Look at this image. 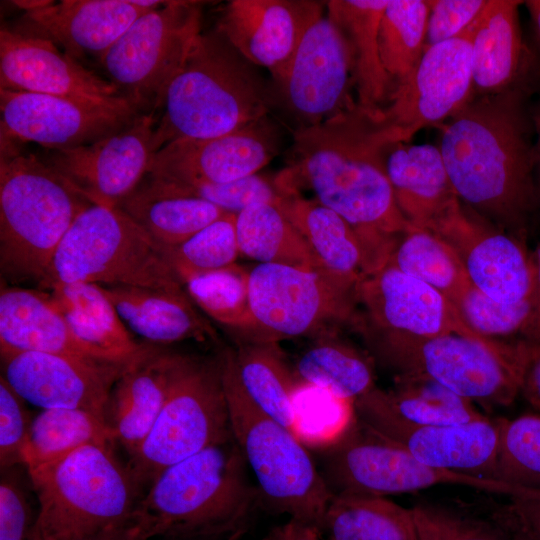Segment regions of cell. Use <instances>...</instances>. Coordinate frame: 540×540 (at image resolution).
Listing matches in <instances>:
<instances>
[{
  "label": "cell",
  "instance_id": "obj_29",
  "mask_svg": "<svg viewBox=\"0 0 540 540\" xmlns=\"http://www.w3.org/2000/svg\"><path fill=\"white\" fill-rule=\"evenodd\" d=\"M25 351L62 354L101 363L73 336L48 291L2 284L0 354Z\"/></svg>",
  "mask_w": 540,
  "mask_h": 540
},
{
  "label": "cell",
  "instance_id": "obj_50",
  "mask_svg": "<svg viewBox=\"0 0 540 540\" xmlns=\"http://www.w3.org/2000/svg\"><path fill=\"white\" fill-rule=\"evenodd\" d=\"M32 420L25 401L0 377V465L1 470L22 464V451Z\"/></svg>",
  "mask_w": 540,
  "mask_h": 540
},
{
  "label": "cell",
  "instance_id": "obj_40",
  "mask_svg": "<svg viewBox=\"0 0 540 540\" xmlns=\"http://www.w3.org/2000/svg\"><path fill=\"white\" fill-rule=\"evenodd\" d=\"M373 391L391 414L411 425H459L485 416L470 400L422 377L396 376L392 389Z\"/></svg>",
  "mask_w": 540,
  "mask_h": 540
},
{
  "label": "cell",
  "instance_id": "obj_2",
  "mask_svg": "<svg viewBox=\"0 0 540 540\" xmlns=\"http://www.w3.org/2000/svg\"><path fill=\"white\" fill-rule=\"evenodd\" d=\"M438 148L460 201L520 237L537 204L538 160L521 91L473 96L442 126Z\"/></svg>",
  "mask_w": 540,
  "mask_h": 540
},
{
  "label": "cell",
  "instance_id": "obj_8",
  "mask_svg": "<svg viewBox=\"0 0 540 540\" xmlns=\"http://www.w3.org/2000/svg\"><path fill=\"white\" fill-rule=\"evenodd\" d=\"M221 375L232 435L259 495L277 512L322 530L334 493L301 440L253 403L222 366Z\"/></svg>",
  "mask_w": 540,
  "mask_h": 540
},
{
  "label": "cell",
  "instance_id": "obj_45",
  "mask_svg": "<svg viewBox=\"0 0 540 540\" xmlns=\"http://www.w3.org/2000/svg\"><path fill=\"white\" fill-rule=\"evenodd\" d=\"M236 214L227 213L184 242L166 248L171 267L184 286L189 278L236 263L240 256Z\"/></svg>",
  "mask_w": 540,
  "mask_h": 540
},
{
  "label": "cell",
  "instance_id": "obj_46",
  "mask_svg": "<svg viewBox=\"0 0 540 540\" xmlns=\"http://www.w3.org/2000/svg\"><path fill=\"white\" fill-rule=\"evenodd\" d=\"M455 307L467 327L475 334L491 339L526 336L533 316V300L517 303L496 301L472 284L460 295Z\"/></svg>",
  "mask_w": 540,
  "mask_h": 540
},
{
  "label": "cell",
  "instance_id": "obj_39",
  "mask_svg": "<svg viewBox=\"0 0 540 540\" xmlns=\"http://www.w3.org/2000/svg\"><path fill=\"white\" fill-rule=\"evenodd\" d=\"M116 440L105 419L82 409L52 408L32 419L29 435L22 451L26 469L65 458L89 446H112Z\"/></svg>",
  "mask_w": 540,
  "mask_h": 540
},
{
  "label": "cell",
  "instance_id": "obj_19",
  "mask_svg": "<svg viewBox=\"0 0 540 540\" xmlns=\"http://www.w3.org/2000/svg\"><path fill=\"white\" fill-rule=\"evenodd\" d=\"M356 302L363 310L355 324L366 342L451 333L481 337L467 327L447 297L390 264L361 278Z\"/></svg>",
  "mask_w": 540,
  "mask_h": 540
},
{
  "label": "cell",
  "instance_id": "obj_47",
  "mask_svg": "<svg viewBox=\"0 0 540 540\" xmlns=\"http://www.w3.org/2000/svg\"><path fill=\"white\" fill-rule=\"evenodd\" d=\"M146 178L163 192L198 198L234 214L255 203L277 205L285 195L277 185L275 175L261 173L228 183L192 186L166 184L149 175H146Z\"/></svg>",
  "mask_w": 540,
  "mask_h": 540
},
{
  "label": "cell",
  "instance_id": "obj_35",
  "mask_svg": "<svg viewBox=\"0 0 540 540\" xmlns=\"http://www.w3.org/2000/svg\"><path fill=\"white\" fill-rule=\"evenodd\" d=\"M165 248L176 246L227 212L207 201L161 191L146 177L119 204Z\"/></svg>",
  "mask_w": 540,
  "mask_h": 540
},
{
  "label": "cell",
  "instance_id": "obj_28",
  "mask_svg": "<svg viewBox=\"0 0 540 540\" xmlns=\"http://www.w3.org/2000/svg\"><path fill=\"white\" fill-rule=\"evenodd\" d=\"M101 287L128 330L149 344L164 346L188 339L217 341L216 331L196 310L185 289Z\"/></svg>",
  "mask_w": 540,
  "mask_h": 540
},
{
  "label": "cell",
  "instance_id": "obj_33",
  "mask_svg": "<svg viewBox=\"0 0 540 540\" xmlns=\"http://www.w3.org/2000/svg\"><path fill=\"white\" fill-rule=\"evenodd\" d=\"M277 206L303 236L323 269L344 286L356 290L364 276V256L352 227L314 198L286 194Z\"/></svg>",
  "mask_w": 540,
  "mask_h": 540
},
{
  "label": "cell",
  "instance_id": "obj_15",
  "mask_svg": "<svg viewBox=\"0 0 540 540\" xmlns=\"http://www.w3.org/2000/svg\"><path fill=\"white\" fill-rule=\"evenodd\" d=\"M474 30L475 20L456 37L425 48L414 70L394 88L380 116L398 143L448 120L471 100Z\"/></svg>",
  "mask_w": 540,
  "mask_h": 540
},
{
  "label": "cell",
  "instance_id": "obj_43",
  "mask_svg": "<svg viewBox=\"0 0 540 540\" xmlns=\"http://www.w3.org/2000/svg\"><path fill=\"white\" fill-rule=\"evenodd\" d=\"M429 4L425 0H389L378 34L383 67L394 88L414 70L425 51Z\"/></svg>",
  "mask_w": 540,
  "mask_h": 540
},
{
  "label": "cell",
  "instance_id": "obj_60",
  "mask_svg": "<svg viewBox=\"0 0 540 540\" xmlns=\"http://www.w3.org/2000/svg\"><path fill=\"white\" fill-rule=\"evenodd\" d=\"M537 127H538V132L540 134V116H539L538 121H537ZM539 143H540V140H539Z\"/></svg>",
  "mask_w": 540,
  "mask_h": 540
},
{
  "label": "cell",
  "instance_id": "obj_24",
  "mask_svg": "<svg viewBox=\"0 0 540 540\" xmlns=\"http://www.w3.org/2000/svg\"><path fill=\"white\" fill-rule=\"evenodd\" d=\"M0 89L103 104H130L109 80L87 69L52 42L0 30Z\"/></svg>",
  "mask_w": 540,
  "mask_h": 540
},
{
  "label": "cell",
  "instance_id": "obj_51",
  "mask_svg": "<svg viewBox=\"0 0 540 540\" xmlns=\"http://www.w3.org/2000/svg\"><path fill=\"white\" fill-rule=\"evenodd\" d=\"M487 1H428L429 15L425 42L426 48L450 40L463 32L478 17L487 4Z\"/></svg>",
  "mask_w": 540,
  "mask_h": 540
},
{
  "label": "cell",
  "instance_id": "obj_54",
  "mask_svg": "<svg viewBox=\"0 0 540 540\" xmlns=\"http://www.w3.org/2000/svg\"><path fill=\"white\" fill-rule=\"evenodd\" d=\"M322 530L315 525L290 518L275 527L263 540H325Z\"/></svg>",
  "mask_w": 540,
  "mask_h": 540
},
{
  "label": "cell",
  "instance_id": "obj_22",
  "mask_svg": "<svg viewBox=\"0 0 540 540\" xmlns=\"http://www.w3.org/2000/svg\"><path fill=\"white\" fill-rule=\"evenodd\" d=\"M325 11V1L230 0L215 28L249 62L267 69L270 81H277L308 28Z\"/></svg>",
  "mask_w": 540,
  "mask_h": 540
},
{
  "label": "cell",
  "instance_id": "obj_21",
  "mask_svg": "<svg viewBox=\"0 0 540 540\" xmlns=\"http://www.w3.org/2000/svg\"><path fill=\"white\" fill-rule=\"evenodd\" d=\"M431 232L455 249L475 288L499 302L533 300V258L519 237L488 223L460 200Z\"/></svg>",
  "mask_w": 540,
  "mask_h": 540
},
{
  "label": "cell",
  "instance_id": "obj_57",
  "mask_svg": "<svg viewBox=\"0 0 540 540\" xmlns=\"http://www.w3.org/2000/svg\"><path fill=\"white\" fill-rule=\"evenodd\" d=\"M53 2L51 0H18L12 1V4L24 12H29L48 6Z\"/></svg>",
  "mask_w": 540,
  "mask_h": 540
},
{
  "label": "cell",
  "instance_id": "obj_36",
  "mask_svg": "<svg viewBox=\"0 0 540 540\" xmlns=\"http://www.w3.org/2000/svg\"><path fill=\"white\" fill-rule=\"evenodd\" d=\"M292 368L300 387L321 389L342 401L354 403L376 387L371 360L335 334L316 338Z\"/></svg>",
  "mask_w": 540,
  "mask_h": 540
},
{
  "label": "cell",
  "instance_id": "obj_37",
  "mask_svg": "<svg viewBox=\"0 0 540 540\" xmlns=\"http://www.w3.org/2000/svg\"><path fill=\"white\" fill-rule=\"evenodd\" d=\"M240 255L264 264H281L326 272L280 208L255 203L236 214ZM327 273V272H326Z\"/></svg>",
  "mask_w": 540,
  "mask_h": 540
},
{
  "label": "cell",
  "instance_id": "obj_1",
  "mask_svg": "<svg viewBox=\"0 0 540 540\" xmlns=\"http://www.w3.org/2000/svg\"><path fill=\"white\" fill-rule=\"evenodd\" d=\"M286 165L275 174L284 194L310 191L342 217L363 250L364 276L384 267L413 226L396 203L386 159L399 144L380 116L358 104L318 125L291 132Z\"/></svg>",
  "mask_w": 540,
  "mask_h": 540
},
{
  "label": "cell",
  "instance_id": "obj_14",
  "mask_svg": "<svg viewBox=\"0 0 540 540\" xmlns=\"http://www.w3.org/2000/svg\"><path fill=\"white\" fill-rule=\"evenodd\" d=\"M269 82L271 114L277 112L291 132L357 105L347 42L326 14L308 28L282 78Z\"/></svg>",
  "mask_w": 540,
  "mask_h": 540
},
{
  "label": "cell",
  "instance_id": "obj_12",
  "mask_svg": "<svg viewBox=\"0 0 540 540\" xmlns=\"http://www.w3.org/2000/svg\"><path fill=\"white\" fill-rule=\"evenodd\" d=\"M249 300L254 329L245 342L318 338L357 319L356 290L320 270L257 264L249 270Z\"/></svg>",
  "mask_w": 540,
  "mask_h": 540
},
{
  "label": "cell",
  "instance_id": "obj_9",
  "mask_svg": "<svg viewBox=\"0 0 540 540\" xmlns=\"http://www.w3.org/2000/svg\"><path fill=\"white\" fill-rule=\"evenodd\" d=\"M397 376L429 379L484 406H508L519 395L514 342L456 333L366 342Z\"/></svg>",
  "mask_w": 540,
  "mask_h": 540
},
{
  "label": "cell",
  "instance_id": "obj_44",
  "mask_svg": "<svg viewBox=\"0 0 540 540\" xmlns=\"http://www.w3.org/2000/svg\"><path fill=\"white\" fill-rule=\"evenodd\" d=\"M494 479L540 491V415L501 418Z\"/></svg>",
  "mask_w": 540,
  "mask_h": 540
},
{
  "label": "cell",
  "instance_id": "obj_49",
  "mask_svg": "<svg viewBox=\"0 0 540 540\" xmlns=\"http://www.w3.org/2000/svg\"><path fill=\"white\" fill-rule=\"evenodd\" d=\"M11 468L0 482V540H45L26 490Z\"/></svg>",
  "mask_w": 540,
  "mask_h": 540
},
{
  "label": "cell",
  "instance_id": "obj_42",
  "mask_svg": "<svg viewBox=\"0 0 540 540\" xmlns=\"http://www.w3.org/2000/svg\"><path fill=\"white\" fill-rule=\"evenodd\" d=\"M184 289L194 304L235 335L237 342L248 340L254 329L249 270L235 263L189 278Z\"/></svg>",
  "mask_w": 540,
  "mask_h": 540
},
{
  "label": "cell",
  "instance_id": "obj_38",
  "mask_svg": "<svg viewBox=\"0 0 540 540\" xmlns=\"http://www.w3.org/2000/svg\"><path fill=\"white\" fill-rule=\"evenodd\" d=\"M323 531L327 540H419L412 509L384 496L334 494Z\"/></svg>",
  "mask_w": 540,
  "mask_h": 540
},
{
  "label": "cell",
  "instance_id": "obj_26",
  "mask_svg": "<svg viewBox=\"0 0 540 540\" xmlns=\"http://www.w3.org/2000/svg\"><path fill=\"white\" fill-rule=\"evenodd\" d=\"M185 358L147 343L112 386L105 421L128 456L139 448L158 418Z\"/></svg>",
  "mask_w": 540,
  "mask_h": 540
},
{
  "label": "cell",
  "instance_id": "obj_53",
  "mask_svg": "<svg viewBox=\"0 0 540 540\" xmlns=\"http://www.w3.org/2000/svg\"><path fill=\"white\" fill-rule=\"evenodd\" d=\"M509 498L505 519L513 534L540 540V491L524 489Z\"/></svg>",
  "mask_w": 540,
  "mask_h": 540
},
{
  "label": "cell",
  "instance_id": "obj_5",
  "mask_svg": "<svg viewBox=\"0 0 540 540\" xmlns=\"http://www.w3.org/2000/svg\"><path fill=\"white\" fill-rule=\"evenodd\" d=\"M27 144L0 137V272L44 280L75 219L93 205Z\"/></svg>",
  "mask_w": 540,
  "mask_h": 540
},
{
  "label": "cell",
  "instance_id": "obj_23",
  "mask_svg": "<svg viewBox=\"0 0 540 540\" xmlns=\"http://www.w3.org/2000/svg\"><path fill=\"white\" fill-rule=\"evenodd\" d=\"M2 377L42 409H82L105 419L110 391L124 366L46 352L1 354Z\"/></svg>",
  "mask_w": 540,
  "mask_h": 540
},
{
  "label": "cell",
  "instance_id": "obj_32",
  "mask_svg": "<svg viewBox=\"0 0 540 540\" xmlns=\"http://www.w3.org/2000/svg\"><path fill=\"white\" fill-rule=\"evenodd\" d=\"M389 0H329L326 15L343 34L350 53L357 104L370 112L385 107L394 85L379 51V26Z\"/></svg>",
  "mask_w": 540,
  "mask_h": 540
},
{
  "label": "cell",
  "instance_id": "obj_58",
  "mask_svg": "<svg viewBox=\"0 0 540 540\" xmlns=\"http://www.w3.org/2000/svg\"><path fill=\"white\" fill-rule=\"evenodd\" d=\"M540 35V0H530L525 2Z\"/></svg>",
  "mask_w": 540,
  "mask_h": 540
},
{
  "label": "cell",
  "instance_id": "obj_61",
  "mask_svg": "<svg viewBox=\"0 0 540 540\" xmlns=\"http://www.w3.org/2000/svg\"><path fill=\"white\" fill-rule=\"evenodd\" d=\"M538 159H540V149H539V152H538Z\"/></svg>",
  "mask_w": 540,
  "mask_h": 540
},
{
  "label": "cell",
  "instance_id": "obj_48",
  "mask_svg": "<svg viewBox=\"0 0 540 540\" xmlns=\"http://www.w3.org/2000/svg\"><path fill=\"white\" fill-rule=\"evenodd\" d=\"M411 509L419 540H514V535L442 505L421 502Z\"/></svg>",
  "mask_w": 540,
  "mask_h": 540
},
{
  "label": "cell",
  "instance_id": "obj_30",
  "mask_svg": "<svg viewBox=\"0 0 540 540\" xmlns=\"http://www.w3.org/2000/svg\"><path fill=\"white\" fill-rule=\"evenodd\" d=\"M48 292L73 336L97 361L125 366L146 347L134 341L100 285L58 284Z\"/></svg>",
  "mask_w": 540,
  "mask_h": 540
},
{
  "label": "cell",
  "instance_id": "obj_17",
  "mask_svg": "<svg viewBox=\"0 0 540 540\" xmlns=\"http://www.w3.org/2000/svg\"><path fill=\"white\" fill-rule=\"evenodd\" d=\"M156 114H139L128 126L92 144L43 150V160L93 205L119 204L149 172L157 152Z\"/></svg>",
  "mask_w": 540,
  "mask_h": 540
},
{
  "label": "cell",
  "instance_id": "obj_10",
  "mask_svg": "<svg viewBox=\"0 0 540 540\" xmlns=\"http://www.w3.org/2000/svg\"><path fill=\"white\" fill-rule=\"evenodd\" d=\"M219 355L186 356L168 399L127 466L140 486L167 467L232 438Z\"/></svg>",
  "mask_w": 540,
  "mask_h": 540
},
{
  "label": "cell",
  "instance_id": "obj_59",
  "mask_svg": "<svg viewBox=\"0 0 540 540\" xmlns=\"http://www.w3.org/2000/svg\"><path fill=\"white\" fill-rule=\"evenodd\" d=\"M514 535V540H531L525 536H522V535H518V534H513Z\"/></svg>",
  "mask_w": 540,
  "mask_h": 540
},
{
  "label": "cell",
  "instance_id": "obj_11",
  "mask_svg": "<svg viewBox=\"0 0 540 540\" xmlns=\"http://www.w3.org/2000/svg\"><path fill=\"white\" fill-rule=\"evenodd\" d=\"M205 2L172 0L143 14L98 61L140 114L159 110L165 91L201 33Z\"/></svg>",
  "mask_w": 540,
  "mask_h": 540
},
{
  "label": "cell",
  "instance_id": "obj_13",
  "mask_svg": "<svg viewBox=\"0 0 540 540\" xmlns=\"http://www.w3.org/2000/svg\"><path fill=\"white\" fill-rule=\"evenodd\" d=\"M327 483L335 494L386 496L439 485H459L513 496L521 488L504 482L431 467L357 418L329 446L325 460Z\"/></svg>",
  "mask_w": 540,
  "mask_h": 540
},
{
  "label": "cell",
  "instance_id": "obj_25",
  "mask_svg": "<svg viewBox=\"0 0 540 540\" xmlns=\"http://www.w3.org/2000/svg\"><path fill=\"white\" fill-rule=\"evenodd\" d=\"M164 1L62 0L24 12L11 30L46 39L77 61H99L143 14Z\"/></svg>",
  "mask_w": 540,
  "mask_h": 540
},
{
  "label": "cell",
  "instance_id": "obj_3",
  "mask_svg": "<svg viewBox=\"0 0 540 540\" xmlns=\"http://www.w3.org/2000/svg\"><path fill=\"white\" fill-rule=\"evenodd\" d=\"M234 437L164 469L133 513L140 540L235 535L247 522L257 490Z\"/></svg>",
  "mask_w": 540,
  "mask_h": 540
},
{
  "label": "cell",
  "instance_id": "obj_27",
  "mask_svg": "<svg viewBox=\"0 0 540 540\" xmlns=\"http://www.w3.org/2000/svg\"><path fill=\"white\" fill-rule=\"evenodd\" d=\"M386 170L398 208L415 228L433 231L460 200L436 146L396 144Z\"/></svg>",
  "mask_w": 540,
  "mask_h": 540
},
{
  "label": "cell",
  "instance_id": "obj_41",
  "mask_svg": "<svg viewBox=\"0 0 540 540\" xmlns=\"http://www.w3.org/2000/svg\"><path fill=\"white\" fill-rule=\"evenodd\" d=\"M387 264L436 289L453 304L471 285L455 249L429 230L412 227L405 232Z\"/></svg>",
  "mask_w": 540,
  "mask_h": 540
},
{
  "label": "cell",
  "instance_id": "obj_34",
  "mask_svg": "<svg viewBox=\"0 0 540 540\" xmlns=\"http://www.w3.org/2000/svg\"><path fill=\"white\" fill-rule=\"evenodd\" d=\"M521 3L488 0L475 19L471 46L473 96L495 94L513 86L522 58Z\"/></svg>",
  "mask_w": 540,
  "mask_h": 540
},
{
  "label": "cell",
  "instance_id": "obj_31",
  "mask_svg": "<svg viewBox=\"0 0 540 540\" xmlns=\"http://www.w3.org/2000/svg\"><path fill=\"white\" fill-rule=\"evenodd\" d=\"M219 359L253 403L299 438L300 386L277 343L237 342L222 350Z\"/></svg>",
  "mask_w": 540,
  "mask_h": 540
},
{
  "label": "cell",
  "instance_id": "obj_16",
  "mask_svg": "<svg viewBox=\"0 0 540 540\" xmlns=\"http://www.w3.org/2000/svg\"><path fill=\"white\" fill-rule=\"evenodd\" d=\"M139 114L130 104L0 89V137L45 150L92 144L122 130Z\"/></svg>",
  "mask_w": 540,
  "mask_h": 540
},
{
  "label": "cell",
  "instance_id": "obj_18",
  "mask_svg": "<svg viewBox=\"0 0 540 540\" xmlns=\"http://www.w3.org/2000/svg\"><path fill=\"white\" fill-rule=\"evenodd\" d=\"M282 145V125L270 114L218 137L168 143L155 153L147 175L175 186L233 182L259 173Z\"/></svg>",
  "mask_w": 540,
  "mask_h": 540
},
{
  "label": "cell",
  "instance_id": "obj_4",
  "mask_svg": "<svg viewBox=\"0 0 540 540\" xmlns=\"http://www.w3.org/2000/svg\"><path fill=\"white\" fill-rule=\"evenodd\" d=\"M159 110L157 151L177 140L225 135L270 115V82L216 28L201 31Z\"/></svg>",
  "mask_w": 540,
  "mask_h": 540
},
{
  "label": "cell",
  "instance_id": "obj_56",
  "mask_svg": "<svg viewBox=\"0 0 540 540\" xmlns=\"http://www.w3.org/2000/svg\"><path fill=\"white\" fill-rule=\"evenodd\" d=\"M82 540H139L130 528L122 531L105 533L98 536L82 539Z\"/></svg>",
  "mask_w": 540,
  "mask_h": 540
},
{
  "label": "cell",
  "instance_id": "obj_20",
  "mask_svg": "<svg viewBox=\"0 0 540 540\" xmlns=\"http://www.w3.org/2000/svg\"><path fill=\"white\" fill-rule=\"evenodd\" d=\"M373 389L354 402L359 421L399 444L424 464L494 479L501 418L485 415L459 425H411L391 414Z\"/></svg>",
  "mask_w": 540,
  "mask_h": 540
},
{
  "label": "cell",
  "instance_id": "obj_6",
  "mask_svg": "<svg viewBox=\"0 0 540 540\" xmlns=\"http://www.w3.org/2000/svg\"><path fill=\"white\" fill-rule=\"evenodd\" d=\"M27 472L45 540H82L132 526L141 486L112 446H85Z\"/></svg>",
  "mask_w": 540,
  "mask_h": 540
},
{
  "label": "cell",
  "instance_id": "obj_55",
  "mask_svg": "<svg viewBox=\"0 0 540 540\" xmlns=\"http://www.w3.org/2000/svg\"><path fill=\"white\" fill-rule=\"evenodd\" d=\"M534 269L533 316L527 334L522 339H540V245L532 255Z\"/></svg>",
  "mask_w": 540,
  "mask_h": 540
},
{
  "label": "cell",
  "instance_id": "obj_52",
  "mask_svg": "<svg viewBox=\"0 0 540 540\" xmlns=\"http://www.w3.org/2000/svg\"><path fill=\"white\" fill-rule=\"evenodd\" d=\"M513 342L519 394L540 411V339H516Z\"/></svg>",
  "mask_w": 540,
  "mask_h": 540
},
{
  "label": "cell",
  "instance_id": "obj_7",
  "mask_svg": "<svg viewBox=\"0 0 540 540\" xmlns=\"http://www.w3.org/2000/svg\"><path fill=\"white\" fill-rule=\"evenodd\" d=\"M71 283L184 289L166 248L120 208L100 205L75 219L39 286Z\"/></svg>",
  "mask_w": 540,
  "mask_h": 540
}]
</instances>
